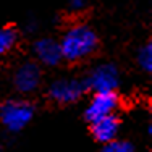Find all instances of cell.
Listing matches in <instances>:
<instances>
[{"label":"cell","mask_w":152,"mask_h":152,"mask_svg":"<svg viewBox=\"0 0 152 152\" xmlns=\"http://www.w3.org/2000/svg\"><path fill=\"white\" fill-rule=\"evenodd\" d=\"M86 92V84L84 79L78 78H57L55 81L50 83L49 89H47V96L50 100L60 105H68V104H75L84 96Z\"/></svg>","instance_id":"3"},{"label":"cell","mask_w":152,"mask_h":152,"mask_svg":"<svg viewBox=\"0 0 152 152\" xmlns=\"http://www.w3.org/2000/svg\"><path fill=\"white\" fill-rule=\"evenodd\" d=\"M136 60H137V65L141 66V70H144L146 73L152 71V44L151 42H146L144 45L139 47Z\"/></svg>","instance_id":"10"},{"label":"cell","mask_w":152,"mask_h":152,"mask_svg":"<svg viewBox=\"0 0 152 152\" xmlns=\"http://www.w3.org/2000/svg\"><path fill=\"white\" fill-rule=\"evenodd\" d=\"M0 152H2V144H0Z\"/></svg>","instance_id":"13"},{"label":"cell","mask_w":152,"mask_h":152,"mask_svg":"<svg viewBox=\"0 0 152 152\" xmlns=\"http://www.w3.org/2000/svg\"><path fill=\"white\" fill-rule=\"evenodd\" d=\"M100 152H134V146L129 141H123L117 137L107 144H102Z\"/></svg>","instance_id":"11"},{"label":"cell","mask_w":152,"mask_h":152,"mask_svg":"<svg viewBox=\"0 0 152 152\" xmlns=\"http://www.w3.org/2000/svg\"><path fill=\"white\" fill-rule=\"evenodd\" d=\"M32 53H34V58L37 60V65H44V66L53 68V66H58L63 61L58 41L52 37L37 39L32 44Z\"/></svg>","instance_id":"7"},{"label":"cell","mask_w":152,"mask_h":152,"mask_svg":"<svg viewBox=\"0 0 152 152\" xmlns=\"http://www.w3.org/2000/svg\"><path fill=\"white\" fill-rule=\"evenodd\" d=\"M34 118V105L26 99H10L0 105V125L8 133H20Z\"/></svg>","instance_id":"2"},{"label":"cell","mask_w":152,"mask_h":152,"mask_svg":"<svg viewBox=\"0 0 152 152\" xmlns=\"http://www.w3.org/2000/svg\"><path fill=\"white\" fill-rule=\"evenodd\" d=\"M86 89L92 92H112L120 86V71L113 63H99L84 79Z\"/></svg>","instance_id":"4"},{"label":"cell","mask_w":152,"mask_h":152,"mask_svg":"<svg viewBox=\"0 0 152 152\" xmlns=\"http://www.w3.org/2000/svg\"><path fill=\"white\" fill-rule=\"evenodd\" d=\"M118 107H120V97H118L117 91L94 92V96L91 97V100L84 108V118L89 123H92L99 118L117 113Z\"/></svg>","instance_id":"5"},{"label":"cell","mask_w":152,"mask_h":152,"mask_svg":"<svg viewBox=\"0 0 152 152\" xmlns=\"http://www.w3.org/2000/svg\"><path fill=\"white\" fill-rule=\"evenodd\" d=\"M13 88L20 94H32L42 83V71L36 61H23L13 71Z\"/></svg>","instance_id":"6"},{"label":"cell","mask_w":152,"mask_h":152,"mask_svg":"<svg viewBox=\"0 0 152 152\" xmlns=\"http://www.w3.org/2000/svg\"><path fill=\"white\" fill-rule=\"evenodd\" d=\"M63 60L76 63L92 55L99 47V37L91 26L76 23L63 32L58 41Z\"/></svg>","instance_id":"1"},{"label":"cell","mask_w":152,"mask_h":152,"mask_svg":"<svg viewBox=\"0 0 152 152\" xmlns=\"http://www.w3.org/2000/svg\"><path fill=\"white\" fill-rule=\"evenodd\" d=\"M18 42V31L12 26H0V57H5L15 49Z\"/></svg>","instance_id":"9"},{"label":"cell","mask_w":152,"mask_h":152,"mask_svg":"<svg viewBox=\"0 0 152 152\" xmlns=\"http://www.w3.org/2000/svg\"><path fill=\"white\" fill-rule=\"evenodd\" d=\"M68 7H70L71 12L78 13L88 7V0H68Z\"/></svg>","instance_id":"12"},{"label":"cell","mask_w":152,"mask_h":152,"mask_svg":"<svg viewBox=\"0 0 152 152\" xmlns=\"http://www.w3.org/2000/svg\"><path fill=\"white\" fill-rule=\"evenodd\" d=\"M120 128H121L120 118L117 117V113H113V115H108V117H104V118H99V120L92 121L91 123V134L94 136V139L97 142L107 144L118 137Z\"/></svg>","instance_id":"8"}]
</instances>
